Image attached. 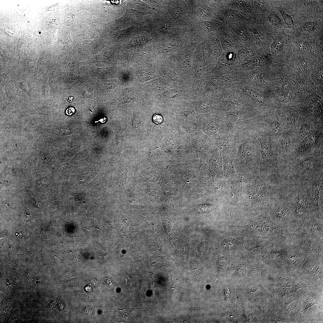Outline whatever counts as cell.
I'll return each instance as SVG.
<instances>
[{"mask_svg": "<svg viewBox=\"0 0 323 323\" xmlns=\"http://www.w3.org/2000/svg\"><path fill=\"white\" fill-rule=\"evenodd\" d=\"M153 119V122L156 124H160L163 121V118L162 116L159 115H154Z\"/></svg>", "mask_w": 323, "mask_h": 323, "instance_id": "d6986e66", "label": "cell"}, {"mask_svg": "<svg viewBox=\"0 0 323 323\" xmlns=\"http://www.w3.org/2000/svg\"><path fill=\"white\" fill-rule=\"evenodd\" d=\"M284 45L280 39L273 38V42L270 45L272 52L277 53L281 52L283 49Z\"/></svg>", "mask_w": 323, "mask_h": 323, "instance_id": "9a60e30c", "label": "cell"}, {"mask_svg": "<svg viewBox=\"0 0 323 323\" xmlns=\"http://www.w3.org/2000/svg\"><path fill=\"white\" fill-rule=\"evenodd\" d=\"M73 97H69L68 99V101L69 102H71L72 101L73 99Z\"/></svg>", "mask_w": 323, "mask_h": 323, "instance_id": "d4e9b609", "label": "cell"}, {"mask_svg": "<svg viewBox=\"0 0 323 323\" xmlns=\"http://www.w3.org/2000/svg\"><path fill=\"white\" fill-rule=\"evenodd\" d=\"M310 125L304 124L300 127L299 130L298 138L299 141L303 140L309 133L310 129Z\"/></svg>", "mask_w": 323, "mask_h": 323, "instance_id": "2e32d148", "label": "cell"}, {"mask_svg": "<svg viewBox=\"0 0 323 323\" xmlns=\"http://www.w3.org/2000/svg\"><path fill=\"white\" fill-rule=\"evenodd\" d=\"M128 276H124L122 277L123 278H122V279H123V281H124V283H125L126 284H129V282H130V279L129 278V277Z\"/></svg>", "mask_w": 323, "mask_h": 323, "instance_id": "7402d4cb", "label": "cell"}, {"mask_svg": "<svg viewBox=\"0 0 323 323\" xmlns=\"http://www.w3.org/2000/svg\"><path fill=\"white\" fill-rule=\"evenodd\" d=\"M191 60L190 56L189 55L186 54L184 55L181 60V64L183 68L187 69L190 67L191 65Z\"/></svg>", "mask_w": 323, "mask_h": 323, "instance_id": "e0dca14e", "label": "cell"}, {"mask_svg": "<svg viewBox=\"0 0 323 323\" xmlns=\"http://www.w3.org/2000/svg\"><path fill=\"white\" fill-rule=\"evenodd\" d=\"M75 112V110L74 108L73 107H69L65 111V113L68 115H71L72 114H74Z\"/></svg>", "mask_w": 323, "mask_h": 323, "instance_id": "44dd1931", "label": "cell"}, {"mask_svg": "<svg viewBox=\"0 0 323 323\" xmlns=\"http://www.w3.org/2000/svg\"><path fill=\"white\" fill-rule=\"evenodd\" d=\"M323 174L318 178L303 182L306 190L307 206L315 210L323 202Z\"/></svg>", "mask_w": 323, "mask_h": 323, "instance_id": "5b68a950", "label": "cell"}, {"mask_svg": "<svg viewBox=\"0 0 323 323\" xmlns=\"http://www.w3.org/2000/svg\"><path fill=\"white\" fill-rule=\"evenodd\" d=\"M230 153L237 174H251L259 170L260 146L253 128L235 129Z\"/></svg>", "mask_w": 323, "mask_h": 323, "instance_id": "7a4b0ae2", "label": "cell"}, {"mask_svg": "<svg viewBox=\"0 0 323 323\" xmlns=\"http://www.w3.org/2000/svg\"><path fill=\"white\" fill-rule=\"evenodd\" d=\"M47 181V180H46L45 179H44V180L42 179V180L41 181H39V182H39L40 183L41 182V183H42V184H44V183H45Z\"/></svg>", "mask_w": 323, "mask_h": 323, "instance_id": "cb8c5ba5", "label": "cell"}, {"mask_svg": "<svg viewBox=\"0 0 323 323\" xmlns=\"http://www.w3.org/2000/svg\"><path fill=\"white\" fill-rule=\"evenodd\" d=\"M235 129L229 123L220 134L221 151L230 153L233 141Z\"/></svg>", "mask_w": 323, "mask_h": 323, "instance_id": "ba28073f", "label": "cell"}, {"mask_svg": "<svg viewBox=\"0 0 323 323\" xmlns=\"http://www.w3.org/2000/svg\"><path fill=\"white\" fill-rule=\"evenodd\" d=\"M287 184L280 174L258 170L250 176L238 203L252 208H271L283 196Z\"/></svg>", "mask_w": 323, "mask_h": 323, "instance_id": "6da1fadb", "label": "cell"}, {"mask_svg": "<svg viewBox=\"0 0 323 323\" xmlns=\"http://www.w3.org/2000/svg\"><path fill=\"white\" fill-rule=\"evenodd\" d=\"M296 45L300 50L305 53H309L312 50V46L308 42L302 40L295 42Z\"/></svg>", "mask_w": 323, "mask_h": 323, "instance_id": "4fadbf2b", "label": "cell"}, {"mask_svg": "<svg viewBox=\"0 0 323 323\" xmlns=\"http://www.w3.org/2000/svg\"><path fill=\"white\" fill-rule=\"evenodd\" d=\"M251 174H238L229 179L230 187L223 199L230 203H238L241 197L243 190Z\"/></svg>", "mask_w": 323, "mask_h": 323, "instance_id": "8992f818", "label": "cell"}, {"mask_svg": "<svg viewBox=\"0 0 323 323\" xmlns=\"http://www.w3.org/2000/svg\"><path fill=\"white\" fill-rule=\"evenodd\" d=\"M77 281V278L75 277H73L68 280V283L70 284H73L75 283Z\"/></svg>", "mask_w": 323, "mask_h": 323, "instance_id": "603a6c76", "label": "cell"}, {"mask_svg": "<svg viewBox=\"0 0 323 323\" xmlns=\"http://www.w3.org/2000/svg\"><path fill=\"white\" fill-rule=\"evenodd\" d=\"M281 18L279 14L276 13H270L268 16L269 22L274 27L276 28L284 27V23Z\"/></svg>", "mask_w": 323, "mask_h": 323, "instance_id": "30bf717a", "label": "cell"}, {"mask_svg": "<svg viewBox=\"0 0 323 323\" xmlns=\"http://www.w3.org/2000/svg\"><path fill=\"white\" fill-rule=\"evenodd\" d=\"M317 23L314 21H309L303 24L301 29L305 32L312 33L317 30Z\"/></svg>", "mask_w": 323, "mask_h": 323, "instance_id": "5bb4252c", "label": "cell"}, {"mask_svg": "<svg viewBox=\"0 0 323 323\" xmlns=\"http://www.w3.org/2000/svg\"><path fill=\"white\" fill-rule=\"evenodd\" d=\"M322 174V158L317 154H312L293 160L287 168L285 178L303 182L319 177Z\"/></svg>", "mask_w": 323, "mask_h": 323, "instance_id": "3957f363", "label": "cell"}, {"mask_svg": "<svg viewBox=\"0 0 323 323\" xmlns=\"http://www.w3.org/2000/svg\"><path fill=\"white\" fill-rule=\"evenodd\" d=\"M317 135L315 133H309L301 141L298 145L293 155L294 159H296L312 153L313 149L317 140Z\"/></svg>", "mask_w": 323, "mask_h": 323, "instance_id": "52a82bcc", "label": "cell"}, {"mask_svg": "<svg viewBox=\"0 0 323 323\" xmlns=\"http://www.w3.org/2000/svg\"><path fill=\"white\" fill-rule=\"evenodd\" d=\"M250 30L253 34L256 44L261 47H265L266 39L264 35L256 29H250Z\"/></svg>", "mask_w": 323, "mask_h": 323, "instance_id": "7c38bea8", "label": "cell"}, {"mask_svg": "<svg viewBox=\"0 0 323 323\" xmlns=\"http://www.w3.org/2000/svg\"><path fill=\"white\" fill-rule=\"evenodd\" d=\"M260 146L261 161L259 170L266 173H275L283 176V169L276 151L272 134L264 129H253Z\"/></svg>", "mask_w": 323, "mask_h": 323, "instance_id": "277c9868", "label": "cell"}, {"mask_svg": "<svg viewBox=\"0 0 323 323\" xmlns=\"http://www.w3.org/2000/svg\"><path fill=\"white\" fill-rule=\"evenodd\" d=\"M222 154L223 176L229 180L236 176L237 174L230 153L223 152Z\"/></svg>", "mask_w": 323, "mask_h": 323, "instance_id": "9c48e42d", "label": "cell"}, {"mask_svg": "<svg viewBox=\"0 0 323 323\" xmlns=\"http://www.w3.org/2000/svg\"><path fill=\"white\" fill-rule=\"evenodd\" d=\"M215 24L210 21H206L203 23V28L206 31L209 32L213 31L215 28Z\"/></svg>", "mask_w": 323, "mask_h": 323, "instance_id": "ac0fdd59", "label": "cell"}, {"mask_svg": "<svg viewBox=\"0 0 323 323\" xmlns=\"http://www.w3.org/2000/svg\"><path fill=\"white\" fill-rule=\"evenodd\" d=\"M278 10L288 28L292 30H294V24L292 17L285 13L281 8L279 7Z\"/></svg>", "mask_w": 323, "mask_h": 323, "instance_id": "8fae6325", "label": "cell"}, {"mask_svg": "<svg viewBox=\"0 0 323 323\" xmlns=\"http://www.w3.org/2000/svg\"><path fill=\"white\" fill-rule=\"evenodd\" d=\"M212 47L213 49L217 52L220 50V46L218 42L216 40L213 41L212 44Z\"/></svg>", "mask_w": 323, "mask_h": 323, "instance_id": "ffe728a7", "label": "cell"}]
</instances>
